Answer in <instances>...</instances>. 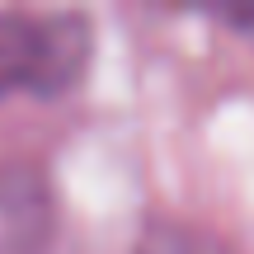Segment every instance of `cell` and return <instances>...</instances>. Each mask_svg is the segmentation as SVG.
<instances>
[{"label": "cell", "instance_id": "cell-1", "mask_svg": "<svg viewBox=\"0 0 254 254\" xmlns=\"http://www.w3.org/2000/svg\"><path fill=\"white\" fill-rule=\"evenodd\" d=\"M90 66L85 14H0V94H66Z\"/></svg>", "mask_w": 254, "mask_h": 254}, {"label": "cell", "instance_id": "cell-2", "mask_svg": "<svg viewBox=\"0 0 254 254\" xmlns=\"http://www.w3.org/2000/svg\"><path fill=\"white\" fill-rule=\"evenodd\" d=\"M136 254H231L217 236L198 226H174V221H160V226H146Z\"/></svg>", "mask_w": 254, "mask_h": 254}, {"label": "cell", "instance_id": "cell-3", "mask_svg": "<svg viewBox=\"0 0 254 254\" xmlns=\"http://www.w3.org/2000/svg\"><path fill=\"white\" fill-rule=\"evenodd\" d=\"M226 19H231V24H240V28H245V33L254 38V9H231Z\"/></svg>", "mask_w": 254, "mask_h": 254}]
</instances>
